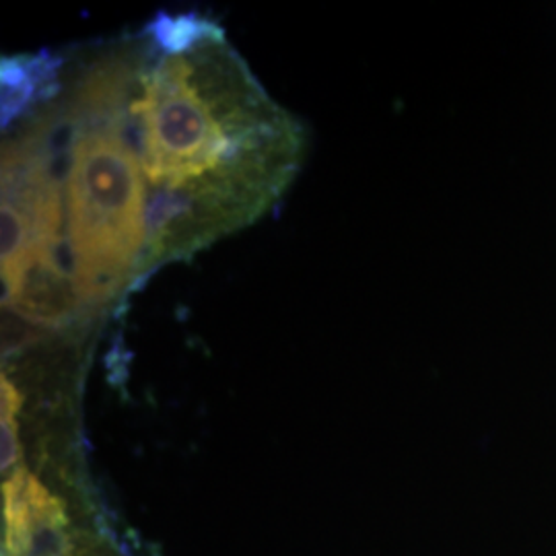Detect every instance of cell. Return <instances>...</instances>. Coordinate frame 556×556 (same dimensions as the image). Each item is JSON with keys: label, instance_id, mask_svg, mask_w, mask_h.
Returning a JSON list of instances; mask_svg holds the SVG:
<instances>
[{"label": "cell", "instance_id": "obj_1", "mask_svg": "<svg viewBox=\"0 0 556 556\" xmlns=\"http://www.w3.org/2000/svg\"><path fill=\"white\" fill-rule=\"evenodd\" d=\"M147 31L161 56L128 105L149 204L142 273L256 219L295 172L299 137L217 25L161 15Z\"/></svg>", "mask_w": 556, "mask_h": 556}, {"label": "cell", "instance_id": "obj_3", "mask_svg": "<svg viewBox=\"0 0 556 556\" xmlns=\"http://www.w3.org/2000/svg\"><path fill=\"white\" fill-rule=\"evenodd\" d=\"M56 60L38 59L2 60V124L17 118L27 105L40 100L41 91L56 89Z\"/></svg>", "mask_w": 556, "mask_h": 556}, {"label": "cell", "instance_id": "obj_2", "mask_svg": "<svg viewBox=\"0 0 556 556\" xmlns=\"http://www.w3.org/2000/svg\"><path fill=\"white\" fill-rule=\"evenodd\" d=\"M77 89L105 124H98L73 93L64 110L71 161L66 199L60 200H66L71 282L80 305H101L142 273L149 200L137 151L126 140L124 124H116L98 71Z\"/></svg>", "mask_w": 556, "mask_h": 556}]
</instances>
